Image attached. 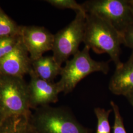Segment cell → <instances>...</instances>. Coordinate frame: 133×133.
<instances>
[{"label": "cell", "instance_id": "11", "mask_svg": "<svg viewBox=\"0 0 133 133\" xmlns=\"http://www.w3.org/2000/svg\"><path fill=\"white\" fill-rule=\"evenodd\" d=\"M62 70V66L57 63L53 56H43L32 61L34 74L44 81L54 82L55 78L61 75Z\"/></svg>", "mask_w": 133, "mask_h": 133}, {"label": "cell", "instance_id": "19", "mask_svg": "<svg viewBox=\"0 0 133 133\" xmlns=\"http://www.w3.org/2000/svg\"><path fill=\"white\" fill-rule=\"evenodd\" d=\"M125 97L127 98V99L129 102L130 104L132 105L133 107V94L127 95Z\"/></svg>", "mask_w": 133, "mask_h": 133}, {"label": "cell", "instance_id": "7", "mask_svg": "<svg viewBox=\"0 0 133 133\" xmlns=\"http://www.w3.org/2000/svg\"><path fill=\"white\" fill-rule=\"evenodd\" d=\"M20 35L32 61L42 57L43 53L52 49L54 35L43 27H22Z\"/></svg>", "mask_w": 133, "mask_h": 133}, {"label": "cell", "instance_id": "1", "mask_svg": "<svg viewBox=\"0 0 133 133\" xmlns=\"http://www.w3.org/2000/svg\"><path fill=\"white\" fill-rule=\"evenodd\" d=\"M83 43L97 54H108L116 68L121 66L122 34L111 24L94 14H87Z\"/></svg>", "mask_w": 133, "mask_h": 133}, {"label": "cell", "instance_id": "16", "mask_svg": "<svg viewBox=\"0 0 133 133\" xmlns=\"http://www.w3.org/2000/svg\"><path fill=\"white\" fill-rule=\"evenodd\" d=\"M20 38V35L15 36L0 38V60L11 52Z\"/></svg>", "mask_w": 133, "mask_h": 133}, {"label": "cell", "instance_id": "17", "mask_svg": "<svg viewBox=\"0 0 133 133\" xmlns=\"http://www.w3.org/2000/svg\"><path fill=\"white\" fill-rule=\"evenodd\" d=\"M110 104L114 116L112 133H127L124 127L123 120L120 114L118 106L113 101H110Z\"/></svg>", "mask_w": 133, "mask_h": 133}, {"label": "cell", "instance_id": "10", "mask_svg": "<svg viewBox=\"0 0 133 133\" xmlns=\"http://www.w3.org/2000/svg\"><path fill=\"white\" fill-rule=\"evenodd\" d=\"M109 88L114 95L126 97L133 94V51L126 62L116 68Z\"/></svg>", "mask_w": 133, "mask_h": 133}, {"label": "cell", "instance_id": "23", "mask_svg": "<svg viewBox=\"0 0 133 133\" xmlns=\"http://www.w3.org/2000/svg\"></svg>", "mask_w": 133, "mask_h": 133}, {"label": "cell", "instance_id": "18", "mask_svg": "<svg viewBox=\"0 0 133 133\" xmlns=\"http://www.w3.org/2000/svg\"><path fill=\"white\" fill-rule=\"evenodd\" d=\"M122 35L124 45L132 49L133 51V24L122 34Z\"/></svg>", "mask_w": 133, "mask_h": 133}, {"label": "cell", "instance_id": "3", "mask_svg": "<svg viewBox=\"0 0 133 133\" xmlns=\"http://www.w3.org/2000/svg\"><path fill=\"white\" fill-rule=\"evenodd\" d=\"M90 50L85 46L71 59L66 61L65 66L62 67L61 79L57 82L61 92L65 94L71 93L82 79L92 73L108 74L109 62L93 60L90 55Z\"/></svg>", "mask_w": 133, "mask_h": 133}, {"label": "cell", "instance_id": "4", "mask_svg": "<svg viewBox=\"0 0 133 133\" xmlns=\"http://www.w3.org/2000/svg\"><path fill=\"white\" fill-rule=\"evenodd\" d=\"M0 106L4 117L32 114L28 85L23 78L4 76L0 83Z\"/></svg>", "mask_w": 133, "mask_h": 133}, {"label": "cell", "instance_id": "6", "mask_svg": "<svg viewBox=\"0 0 133 133\" xmlns=\"http://www.w3.org/2000/svg\"><path fill=\"white\" fill-rule=\"evenodd\" d=\"M86 15L76 12L70 23L54 35L52 56L60 65L79 51V47L84 39Z\"/></svg>", "mask_w": 133, "mask_h": 133}, {"label": "cell", "instance_id": "9", "mask_svg": "<svg viewBox=\"0 0 133 133\" xmlns=\"http://www.w3.org/2000/svg\"><path fill=\"white\" fill-rule=\"evenodd\" d=\"M0 71L6 76L23 78L32 71V61L20 38L14 50L0 60Z\"/></svg>", "mask_w": 133, "mask_h": 133}, {"label": "cell", "instance_id": "14", "mask_svg": "<svg viewBox=\"0 0 133 133\" xmlns=\"http://www.w3.org/2000/svg\"><path fill=\"white\" fill-rule=\"evenodd\" d=\"M112 109L106 110L101 108L94 109L96 116L97 119V126L96 133H110L111 128L109 123V116Z\"/></svg>", "mask_w": 133, "mask_h": 133}, {"label": "cell", "instance_id": "13", "mask_svg": "<svg viewBox=\"0 0 133 133\" xmlns=\"http://www.w3.org/2000/svg\"><path fill=\"white\" fill-rule=\"evenodd\" d=\"M21 27L0 10V38L15 36L20 35Z\"/></svg>", "mask_w": 133, "mask_h": 133}, {"label": "cell", "instance_id": "20", "mask_svg": "<svg viewBox=\"0 0 133 133\" xmlns=\"http://www.w3.org/2000/svg\"><path fill=\"white\" fill-rule=\"evenodd\" d=\"M129 3H130L131 9L133 14V0H129Z\"/></svg>", "mask_w": 133, "mask_h": 133}, {"label": "cell", "instance_id": "15", "mask_svg": "<svg viewBox=\"0 0 133 133\" xmlns=\"http://www.w3.org/2000/svg\"><path fill=\"white\" fill-rule=\"evenodd\" d=\"M46 2L58 9H71L76 12H80L87 14L82 5L75 0H48Z\"/></svg>", "mask_w": 133, "mask_h": 133}, {"label": "cell", "instance_id": "5", "mask_svg": "<svg viewBox=\"0 0 133 133\" xmlns=\"http://www.w3.org/2000/svg\"><path fill=\"white\" fill-rule=\"evenodd\" d=\"M81 5L86 14L104 19L122 34L133 24V14L128 0H89Z\"/></svg>", "mask_w": 133, "mask_h": 133}, {"label": "cell", "instance_id": "12", "mask_svg": "<svg viewBox=\"0 0 133 133\" xmlns=\"http://www.w3.org/2000/svg\"><path fill=\"white\" fill-rule=\"evenodd\" d=\"M31 115L4 117L0 121V133H33L30 121Z\"/></svg>", "mask_w": 133, "mask_h": 133}, {"label": "cell", "instance_id": "22", "mask_svg": "<svg viewBox=\"0 0 133 133\" xmlns=\"http://www.w3.org/2000/svg\"><path fill=\"white\" fill-rule=\"evenodd\" d=\"M4 76H5V75H4L3 74V73L0 71V83H1V81H2V79L3 78V77H4Z\"/></svg>", "mask_w": 133, "mask_h": 133}, {"label": "cell", "instance_id": "21", "mask_svg": "<svg viewBox=\"0 0 133 133\" xmlns=\"http://www.w3.org/2000/svg\"><path fill=\"white\" fill-rule=\"evenodd\" d=\"M3 118H4V117H3V114H2V109H1V106H0V121H1L2 119H3Z\"/></svg>", "mask_w": 133, "mask_h": 133}, {"label": "cell", "instance_id": "8", "mask_svg": "<svg viewBox=\"0 0 133 133\" xmlns=\"http://www.w3.org/2000/svg\"><path fill=\"white\" fill-rule=\"evenodd\" d=\"M31 79L28 85L30 109H36L58 101L61 93L58 83L43 80L36 76L33 70L29 74Z\"/></svg>", "mask_w": 133, "mask_h": 133}, {"label": "cell", "instance_id": "2", "mask_svg": "<svg viewBox=\"0 0 133 133\" xmlns=\"http://www.w3.org/2000/svg\"><path fill=\"white\" fill-rule=\"evenodd\" d=\"M30 121L33 133H92L66 107H39L35 109Z\"/></svg>", "mask_w": 133, "mask_h": 133}]
</instances>
